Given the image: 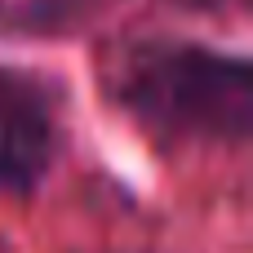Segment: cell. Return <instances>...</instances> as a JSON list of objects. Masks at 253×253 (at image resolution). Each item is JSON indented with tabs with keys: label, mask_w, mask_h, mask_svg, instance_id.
<instances>
[{
	"label": "cell",
	"mask_w": 253,
	"mask_h": 253,
	"mask_svg": "<svg viewBox=\"0 0 253 253\" xmlns=\"http://www.w3.org/2000/svg\"><path fill=\"white\" fill-rule=\"evenodd\" d=\"M107 93L138 116L147 129L182 142H231L249 138L253 76L245 58L187 44L142 40L111 58Z\"/></svg>",
	"instance_id": "6da1fadb"
},
{
	"label": "cell",
	"mask_w": 253,
	"mask_h": 253,
	"mask_svg": "<svg viewBox=\"0 0 253 253\" xmlns=\"http://www.w3.org/2000/svg\"><path fill=\"white\" fill-rule=\"evenodd\" d=\"M58 93L18 67H0V191H31L58 156Z\"/></svg>",
	"instance_id": "7a4b0ae2"
},
{
	"label": "cell",
	"mask_w": 253,
	"mask_h": 253,
	"mask_svg": "<svg viewBox=\"0 0 253 253\" xmlns=\"http://www.w3.org/2000/svg\"><path fill=\"white\" fill-rule=\"evenodd\" d=\"M102 0H22L9 18V27H22V31H53L62 18L80 22L89 18V9H98Z\"/></svg>",
	"instance_id": "3957f363"
},
{
	"label": "cell",
	"mask_w": 253,
	"mask_h": 253,
	"mask_svg": "<svg viewBox=\"0 0 253 253\" xmlns=\"http://www.w3.org/2000/svg\"><path fill=\"white\" fill-rule=\"evenodd\" d=\"M196 4H209V9H218V13H245L249 0H196Z\"/></svg>",
	"instance_id": "277c9868"
}]
</instances>
